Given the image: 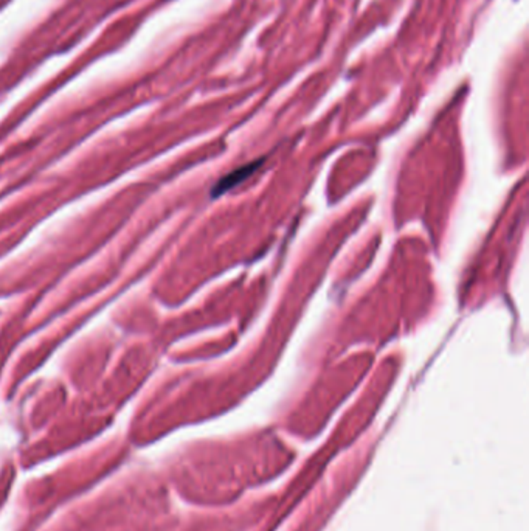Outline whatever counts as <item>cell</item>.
<instances>
[{"label": "cell", "instance_id": "obj_1", "mask_svg": "<svg viewBox=\"0 0 529 531\" xmlns=\"http://www.w3.org/2000/svg\"><path fill=\"white\" fill-rule=\"evenodd\" d=\"M262 160H256V162H251V163H247L241 166V168L235 170L233 172H230L229 176H225L224 179H220V182H218L216 187L213 188V196H219L225 193V191H229L230 188L236 187V185H239L241 182H244L245 179L250 177L253 172L258 170V166L261 165Z\"/></svg>", "mask_w": 529, "mask_h": 531}]
</instances>
